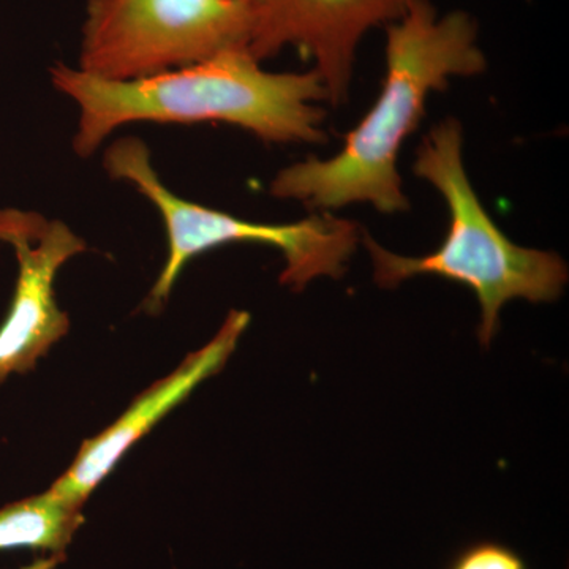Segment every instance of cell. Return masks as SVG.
<instances>
[{"label":"cell","instance_id":"6da1fadb","mask_svg":"<svg viewBox=\"0 0 569 569\" xmlns=\"http://www.w3.org/2000/svg\"><path fill=\"white\" fill-rule=\"evenodd\" d=\"M385 58L380 96L340 152L283 168L271 182L272 197L312 211L356 203L381 213L408 211L397 159L425 118L427 97L445 91L451 78L482 73L488 61L473 18L460 10L440 17L430 0H411L403 17L387 26Z\"/></svg>","mask_w":569,"mask_h":569},{"label":"cell","instance_id":"7a4b0ae2","mask_svg":"<svg viewBox=\"0 0 569 569\" xmlns=\"http://www.w3.org/2000/svg\"><path fill=\"white\" fill-rule=\"evenodd\" d=\"M54 88L80 111L74 152L91 156L119 127L134 122H223L266 142H326L323 82L316 70L272 73L247 50L133 80H107L74 67L51 69Z\"/></svg>","mask_w":569,"mask_h":569},{"label":"cell","instance_id":"3957f363","mask_svg":"<svg viewBox=\"0 0 569 569\" xmlns=\"http://www.w3.org/2000/svg\"><path fill=\"white\" fill-rule=\"evenodd\" d=\"M462 149V126L448 118L426 134L415 160V174L429 182L448 208V233L437 250L425 257H402L366 231L361 239L378 287L391 290L421 274L467 284L481 307L479 343L489 347L505 305L511 299L533 305L557 301L568 283V266L560 254L520 247L505 236L468 179Z\"/></svg>","mask_w":569,"mask_h":569},{"label":"cell","instance_id":"277c9868","mask_svg":"<svg viewBox=\"0 0 569 569\" xmlns=\"http://www.w3.org/2000/svg\"><path fill=\"white\" fill-rule=\"evenodd\" d=\"M103 167L112 179L133 183L163 220L168 257L144 302L151 313L162 309L187 263L216 247L238 242L276 247L284 260L280 283L302 291L318 277L340 279L346 274L361 241L358 223L331 212L312 213L293 223H257L183 200L164 186L153 170L148 146L137 137L112 141L104 151Z\"/></svg>","mask_w":569,"mask_h":569},{"label":"cell","instance_id":"5b68a950","mask_svg":"<svg viewBox=\"0 0 569 569\" xmlns=\"http://www.w3.org/2000/svg\"><path fill=\"white\" fill-rule=\"evenodd\" d=\"M244 0H88L78 69L133 80L247 50Z\"/></svg>","mask_w":569,"mask_h":569},{"label":"cell","instance_id":"8992f818","mask_svg":"<svg viewBox=\"0 0 569 569\" xmlns=\"http://www.w3.org/2000/svg\"><path fill=\"white\" fill-rule=\"evenodd\" d=\"M247 51L258 62L296 48L313 62L331 104L346 103L356 51L370 29L406 13L411 0H244Z\"/></svg>","mask_w":569,"mask_h":569},{"label":"cell","instance_id":"52a82bcc","mask_svg":"<svg viewBox=\"0 0 569 569\" xmlns=\"http://www.w3.org/2000/svg\"><path fill=\"white\" fill-rule=\"evenodd\" d=\"M0 242L13 247L18 279L6 320L0 326V385L13 373L36 367L69 332V316L56 299L58 272L84 252L86 242L61 220L18 209L0 211Z\"/></svg>","mask_w":569,"mask_h":569},{"label":"cell","instance_id":"ba28073f","mask_svg":"<svg viewBox=\"0 0 569 569\" xmlns=\"http://www.w3.org/2000/svg\"><path fill=\"white\" fill-rule=\"evenodd\" d=\"M249 323V313L231 310L208 346L187 356L173 373L142 391L126 413L81 445L66 473L51 486L52 492L73 507L82 508L93 489L138 440L186 400L198 385L223 369Z\"/></svg>","mask_w":569,"mask_h":569},{"label":"cell","instance_id":"9c48e42d","mask_svg":"<svg viewBox=\"0 0 569 569\" xmlns=\"http://www.w3.org/2000/svg\"><path fill=\"white\" fill-rule=\"evenodd\" d=\"M81 509L51 489L0 508V550L36 549L66 556L84 522Z\"/></svg>","mask_w":569,"mask_h":569},{"label":"cell","instance_id":"30bf717a","mask_svg":"<svg viewBox=\"0 0 569 569\" xmlns=\"http://www.w3.org/2000/svg\"><path fill=\"white\" fill-rule=\"evenodd\" d=\"M448 569H529L515 549L500 542L481 541L468 546Z\"/></svg>","mask_w":569,"mask_h":569},{"label":"cell","instance_id":"8fae6325","mask_svg":"<svg viewBox=\"0 0 569 569\" xmlns=\"http://www.w3.org/2000/svg\"><path fill=\"white\" fill-rule=\"evenodd\" d=\"M63 560H66V556L51 553L50 557H43V559L33 560L31 565H26V567L20 569H54Z\"/></svg>","mask_w":569,"mask_h":569}]
</instances>
